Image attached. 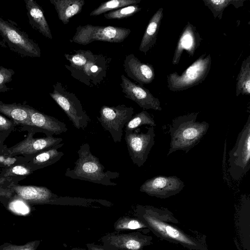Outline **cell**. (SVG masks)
Wrapping results in <instances>:
<instances>
[{
  "label": "cell",
  "mask_w": 250,
  "mask_h": 250,
  "mask_svg": "<svg viewBox=\"0 0 250 250\" xmlns=\"http://www.w3.org/2000/svg\"><path fill=\"white\" fill-rule=\"evenodd\" d=\"M135 217L142 221L155 235L161 239L177 244L189 250H208L203 241L192 237L172 223H178L172 213L166 208L138 205Z\"/></svg>",
  "instance_id": "6da1fadb"
},
{
  "label": "cell",
  "mask_w": 250,
  "mask_h": 250,
  "mask_svg": "<svg viewBox=\"0 0 250 250\" xmlns=\"http://www.w3.org/2000/svg\"><path fill=\"white\" fill-rule=\"evenodd\" d=\"M74 52L72 54H64L70 63L65 67L70 71L71 76L88 86L100 84L107 74V59L90 50L80 49Z\"/></svg>",
  "instance_id": "7a4b0ae2"
},
{
  "label": "cell",
  "mask_w": 250,
  "mask_h": 250,
  "mask_svg": "<svg viewBox=\"0 0 250 250\" xmlns=\"http://www.w3.org/2000/svg\"><path fill=\"white\" fill-rule=\"evenodd\" d=\"M77 153L79 158L74 162V167L73 169L68 167L64 173L65 176L105 186L117 185L112 179L118 178L120 173L110 170L105 171V167L99 158L91 152L88 143L83 144Z\"/></svg>",
  "instance_id": "3957f363"
},
{
  "label": "cell",
  "mask_w": 250,
  "mask_h": 250,
  "mask_svg": "<svg viewBox=\"0 0 250 250\" xmlns=\"http://www.w3.org/2000/svg\"><path fill=\"white\" fill-rule=\"evenodd\" d=\"M199 112L178 116L169 126L171 137L167 156L177 150L188 153L206 134L209 124L206 121L197 122Z\"/></svg>",
  "instance_id": "277c9868"
},
{
  "label": "cell",
  "mask_w": 250,
  "mask_h": 250,
  "mask_svg": "<svg viewBox=\"0 0 250 250\" xmlns=\"http://www.w3.org/2000/svg\"><path fill=\"white\" fill-rule=\"evenodd\" d=\"M204 53L181 74L174 72L167 75V87L171 91H183L202 83L211 68V57Z\"/></svg>",
  "instance_id": "5b68a950"
},
{
  "label": "cell",
  "mask_w": 250,
  "mask_h": 250,
  "mask_svg": "<svg viewBox=\"0 0 250 250\" xmlns=\"http://www.w3.org/2000/svg\"><path fill=\"white\" fill-rule=\"evenodd\" d=\"M17 183H12L7 187L12 189L18 197L29 204L78 206L81 204L79 197L59 196L45 187L21 185Z\"/></svg>",
  "instance_id": "8992f818"
},
{
  "label": "cell",
  "mask_w": 250,
  "mask_h": 250,
  "mask_svg": "<svg viewBox=\"0 0 250 250\" xmlns=\"http://www.w3.org/2000/svg\"><path fill=\"white\" fill-rule=\"evenodd\" d=\"M228 171L231 178L239 180L250 168V115L229 152Z\"/></svg>",
  "instance_id": "52a82bcc"
},
{
  "label": "cell",
  "mask_w": 250,
  "mask_h": 250,
  "mask_svg": "<svg viewBox=\"0 0 250 250\" xmlns=\"http://www.w3.org/2000/svg\"><path fill=\"white\" fill-rule=\"evenodd\" d=\"M130 32V29L124 27L95 26L88 24L78 26L74 35L69 41L83 45L97 41L120 43L128 36Z\"/></svg>",
  "instance_id": "ba28073f"
},
{
  "label": "cell",
  "mask_w": 250,
  "mask_h": 250,
  "mask_svg": "<svg viewBox=\"0 0 250 250\" xmlns=\"http://www.w3.org/2000/svg\"><path fill=\"white\" fill-rule=\"evenodd\" d=\"M21 129L28 131L26 137L10 147L6 146L2 155L10 156L22 155L26 158L27 163L38 153L62 143L63 141L62 138L53 136L35 138L33 136L36 132L26 125L21 126Z\"/></svg>",
  "instance_id": "9c48e42d"
},
{
  "label": "cell",
  "mask_w": 250,
  "mask_h": 250,
  "mask_svg": "<svg viewBox=\"0 0 250 250\" xmlns=\"http://www.w3.org/2000/svg\"><path fill=\"white\" fill-rule=\"evenodd\" d=\"M53 87V92L49 93L51 97L63 110L75 128L85 129L90 120L80 101L74 93L67 91L61 83L57 82Z\"/></svg>",
  "instance_id": "30bf717a"
},
{
  "label": "cell",
  "mask_w": 250,
  "mask_h": 250,
  "mask_svg": "<svg viewBox=\"0 0 250 250\" xmlns=\"http://www.w3.org/2000/svg\"><path fill=\"white\" fill-rule=\"evenodd\" d=\"M0 35L9 48L21 56L40 57L38 44L23 31L7 21L0 18Z\"/></svg>",
  "instance_id": "8fae6325"
},
{
  "label": "cell",
  "mask_w": 250,
  "mask_h": 250,
  "mask_svg": "<svg viewBox=\"0 0 250 250\" xmlns=\"http://www.w3.org/2000/svg\"><path fill=\"white\" fill-rule=\"evenodd\" d=\"M134 108L125 104L109 106L103 105L100 110V117H97L103 127L108 131L115 143H120L123 128L132 118Z\"/></svg>",
  "instance_id": "7c38bea8"
},
{
  "label": "cell",
  "mask_w": 250,
  "mask_h": 250,
  "mask_svg": "<svg viewBox=\"0 0 250 250\" xmlns=\"http://www.w3.org/2000/svg\"><path fill=\"white\" fill-rule=\"evenodd\" d=\"M139 128L125 132V139L129 156L134 164L138 167L144 165L154 144V127L150 126L146 133H140Z\"/></svg>",
  "instance_id": "4fadbf2b"
},
{
  "label": "cell",
  "mask_w": 250,
  "mask_h": 250,
  "mask_svg": "<svg viewBox=\"0 0 250 250\" xmlns=\"http://www.w3.org/2000/svg\"><path fill=\"white\" fill-rule=\"evenodd\" d=\"M101 240L103 246L108 250H143L152 244L153 238L137 231L128 233H109Z\"/></svg>",
  "instance_id": "5bb4252c"
},
{
  "label": "cell",
  "mask_w": 250,
  "mask_h": 250,
  "mask_svg": "<svg viewBox=\"0 0 250 250\" xmlns=\"http://www.w3.org/2000/svg\"><path fill=\"white\" fill-rule=\"evenodd\" d=\"M184 183L175 176H157L146 181L140 187L141 192L150 196L165 199L179 193Z\"/></svg>",
  "instance_id": "9a60e30c"
},
{
  "label": "cell",
  "mask_w": 250,
  "mask_h": 250,
  "mask_svg": "<svg viewBox=\"0 0 250 250\" xmlns=\"http://www.w3.org/2000/svg\"><path fill=\"white\" fill-rule=\"evenodd\" d=\"M121 80L120 86L125 98L135 102L144 109L162 110L159 100L148 89L131 81L123 74L121 75Z\"/></svg>",
  "instance_id": "2e32d148"
},
{
  "label": "cell",
  "mask_w": 250,
  "mask_h": 250,
  "mask_svg": "<svg viewBox=\"0 0 250 250\" xmlns=\"http://www.w3.org/2000/svg\"><path fill=\"white\" fill-rule=\"evenodd\" d=\"M23 104L29 114L31 126H28L36 133L41 132L46 136H53L67 131L68 128L64 123L42 113L29 105Z\"/></svg>",
  "instance_id": "e0dca14e"
},
{
  "label": "cell",
  "mask_w": 250,
  "mask_h": 250,
  "mask_svg": "<svg viewBox=\"0 0 250 250\" xmlns=\"http://www.w3.org/2000/svg\"><path fill=\"white\" fill-rule=\"evenodd\" d=\"M123 65L127 76L139 84L150 83L155 78L153 65L141 62L133 54L126 56Z\"/></svg>",
  "instance_id": "ac0fdd59"
},
{
  "label": "cell",
  "mask_w": 250,
  "mask_h": 250,
  "mask_svg": "<svg viewBox=\"0 0 250 250\" xmlns=\"http://www.w3.org/2000/svg\"><path fill=\"white\" fill-rule=\"evenodd\" d=\"M201 41L196 27L188 21L179 37L172 60V64H178L184 50L187 51L189 56H193Z\"/></svg>",
  "instance_id": "d6986e66"
},
{
  "label": "cell",
  "mask_w": 250,
  "mask_h": 250,
  "mask_svg": "<svg viewBox=\"0 0 250 250\" xmlns=\"http://www.w3.org/2000/svg\"><path fill=\"white\" fill-rule=\"evenodd\" d=\"M29 24L44 37L52 39L49 25L42 8L33 0H25Z\"/></svg>",
  "instance_id": "ffe728a7"
},
{
  "label": "cell",
  "mask_w": 250,
  "mask_h": 250,
  "mask_svg": "<svg viewBox=\"0 0 250 250\" xmlns=\"http://www.w3.org/2000/svg\"><path fill=\"white\" fill-rule=\"evenodd\" d=\"M163 8H160L152 16L147 25L139 46V50L145 54L156 43L161 21Z\"/></svg>",
  "instance_id": "44dd1931"
},
{
  "label": "cell",
  "mask_w": 250,
  "mask_h": 250,
  "mask_svg": "<svg viewBox=\"0 0 250 250\" xmlns=\"http://www.w3.org/2000/svg\"><path fill=\"white\" fill-rule=\"evenodd\" d=\"M50 2L64 24L68 23L73 17L79 14L85 4L83 0H50Z\"/></svg>",
  "instance_id": "7402d4cb"
},
{
  "label": "cell",
  "mask_w": 250,
  "mask_h": 250,
  "mask_svg": "<svg viewBox=\"0 0 250 250\" xmlns=\"http://www.w3.org/2000/svg\"><path fill=\"white\" fill-rule=\"evenodd\" d=\"M64 143L60 144L41 152L35 155L29 162L24 163L30 169L34 171L52 165L61 159L64 153L58 149L62 147Z\"/></svg>",
  "instance_id": "603a6c76"
},
{
  "label": "cell",
  "mask_w": 250,
  "mask_h": 250,
  "mask_svg": "<svg viewBox=\"0 0 250 250\" xmlns=\"http://www.w3.org/2000/svg\"><path fill=\"white\" fill-rule=\"evenodd\" d=\"M0 113L8 117L17 125L31 126L29 113L23 104H5L0 101Z\"/></svg>",
  "instance_id": "cb8c5ba5"
},
{
  "label": "cell",
  "mask_w": 250,
  "mask_h": 250,
  "mask_svg": "<svg viewBox=\"0 0 250 250\" xmlns=\"http://www.w3.org/2000/svg\"><path fill=\"white\" fill-rule=\"evenodd\" d=\"M236 96L250 95V55L242 62L236 78Z\"/></svg>",
  "instance_id": "d4e9b609"
},
{
  "label": "cell",
  "mask_w": 250,
  "mask_h": 250,
  "mask_svg": "<svg viewBox=\"0 0 250 250\" xmlns=\"http://www.w3.org/2000/svg\"><path fill=\"white\" fill-rule=\"evenodd\" d=\"M205 6H207L213 15L214 19L222 18L223 13L225 9L230 4H232L238 8L243 5L245 0H202Z\"/></svg>",
  "instance_id": "484cf974"
},
{
  "label": "cell",
  "mask_w": 250,
  "mask_h": 250,
  "mask_svg": "<svg viewBox=\"0 0 250 250\" xmlns=\"http://www.w3.org/2000/svg\"><path fill=\"white\" fill-rule=\"evenodd\" d=\"M141 1V0H111L102 2L90 13V16H97L122 7L138 4Z\"/></svg>",
  "instance_id": "4316f807"
},
{
  "label": "cell",
  "mask_w": 250,
  "mask_h": 250,
  "mask_svg": "<svg viewBox=\"0 0 250 250\" xmlns=\"http://www.w3.org/2000/svg\"><path fill=\"white\" fill-rule=\"evenodd\" d=\"M144 125H148L153 127L156 126L153 118L146 110H143L132 116L125 125V132L133 131Z\"/></svg>",
  "instance_id": "83f0119b"
},
{
  "label": "cell",
  "mask_w": 250,
  "mask_h": 250,
  "mask_svg": "<svg viewBox=\"0 0 250 250\" xmlns=\"http://www.w3.org/2000/svg\"><path fill=\"white\" fill-rule=\"evenodd\" d=\"M115 230L119 232L142 229H147L146 226L137 217L123 216L119 218L114 224ZM149 230V229H148Z\"/></svg>",
  "instance_id": "f1b7e54d"
},
{
  "label": "cell",
  "mask_w": 250,
  "mask_h": 250,
  "mask_svg": "<svg viewBox=\"0 0 250 250\" xmlns=\"http://www.w3.org/2000/svg\"><path fill=\"white\" fill-rule=\"evenodd\" d=\"M30 168L25 164L13 165L2 168L0 178H23L33 173Z\"/></svg>",
  "instance_id": "f546056e"
},
{
  "label": "cell",
  "mask_w": 250,
  "mask_h": 250,
  "mask_svg": "<svg viewBox=\"0 0 250 250\" xmlns=\"http://www.w3.org/2000/svg\"><path fill=\"white\" fill-rule=\"evenodd\" d=\"M142 9L138 4L128 5L104 14L107 20H120L132 16Z\"/></svg>",
  "instance_id": "4dcf8cb0"
},
{
  "label": "cell",
  "mask_w": 250,
  "mask_h": 250,
  "mask_svg": "<svg viewBox=\"0 0 250 250\" xmlns=\"http://www.w3.org/2000/svg\"><path fill=\"white\" fill-rule=\"evenodd\" d=\"M41 242V240H34L21 245L5 243L0 246V250H36Z\"/></svg>",
  "instance_id": "1f68e13d"
},
{
  "label": "cell",
  "mask_w": 250,
  "mask_h": 250,
  "mask_svg": "<svg viewBox=\"0 0 250 250\" xmlns=\"http://www.w3.org/2000/svg\"><path fill=\"white\" fill-rule=\"evenodd\" d=\"M14 73V71L11 69L0 66V92H5L10 89L6 84L12 80V76Z\"/></svg>",
  "instance_id": "d6a6232c"
},
{
  "label": "cell",
  "mask_w": 250,
  "mask_h": 250,
  "mask_svg": "<svg viewBox=\"0 0 250 250\" xmlns=\"http://www.w3.org/2000/svg\"><path fill=\"white\" fill-rule=\"evenodd\" d=\"M17 125L12 120L0 115V132L11 133Z\"/></svg>",
  "instance_id": "836d02e7"
},
{
  "label": "cell",
  "mask_w": 250,
  "mask_h": 250,
  "mask_svg": "<svg viewBox=\"0 0 250 250\" xmlns=\"http://www.w3.org/2000/svg\"><path fill=\"white\" fill-rule=\"evenodd\" d=\"M16 195L12 189L8 187H0V198L11 200Z\"/></svg>",
  "instance_id": "e575fe53"
},
{
  "label": "cell",
  "mask_w": 250,
  "mask_h": 250,
  "mask_svg": "<svg viewBox=\"0 0 250 250\" xmlns=\"http://www.w3.org/2000/svg\"><path fill=\"white\" fill-rule=\"evenodd\" d=\"M86 246L88 250H108L103 246L95 244L94 243H88Z\"/></svg>",
  "instance_id": "d590c367"
},
{
  "label": "cell",
  "mask_w": 250,
  "mask_h": 250,
  "mask_svg": "<svg viewBox=\"0 0 250 250\" xmlns=\"http://www.w3.org/2000/svg\"><path fill=\"white\" fill-rule=\"evenodd\" d=\"M4 141L5 140H0V155H2L3 149L7 146L6 145L4 144ZM3 168V166L0 163V169Z\"/></svg>",
  "instance_id": "8d00e7d4"
},
{
  "label": "cell",
  "mask_w": 250,
  "mask_h": 250,
  "mask_svg": "<svg viewBox=\"0 0 250 250\" xmlns=\"http://www.w3.org/2000/svg\"><path fill=\"white\" fill-rule=\"evenodd\" d=\"M10 133H3L0 132V140H5Z\"/></svg>",
  "instance_id": "74e56055"
},
{
  "label": "cell",
  "mask_w": 250,
  "mask_h": 250,
  "mask_svg": "<svg viewBox=\"0 0 250 250\" xmlns=\"http://www.w3.org/2000/svg\"><path fill=\"white\" fill-rule=\"evenodd\" d=\"M70 250H86L85 249H80V248H72V249H71Z\"/></svg>",
  "instance_id": "f35d334b"
}]
</instances>
